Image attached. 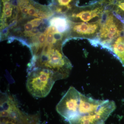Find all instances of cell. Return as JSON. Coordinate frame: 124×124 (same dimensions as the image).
<instances>
[{"instance_id":"9","label":"cell","mask_w":124,"mask_h":124,"mask_svg":"<svg viewBox=\"0 0 124 124\" xmlns=\"http://www.w3.org/2000/svg\"><path fill=\"white\" fill-rule=\"evenodd\" d=\"M107 50L120 62L124 67V32L113 41Z\"/></svg>"},{"instance_id":"3","label":"cell","mask_w":124,"mask_h":124,"mask_svg":"<svg viewBox=\"0 0 124 124\" xmlns=\"http://www.w3.org/2000/svg\"><path fill=\"white\" fill-rule=\"evenodd\" d=\"M62 46L45 43L40 51L32 55L30 70L36 67L43 68L53 72L58 80L67 78L72 65L63 53Z\"/></svg>"},{"instance_id":"5","label":"cell","mask_w":124,"mask_h":124,"mask_svg":"<svg viewBox=\"0 0 124 124\" xmlns=\"http://www.w3.org/2000/svg\"><path fill=\"white\" fill-rule=\"evenodd\" d=\"M124 32V24L113 14L111 9H106L98 37L91 44L107 50L113 41Z\"/></svg>"},{"instance_id":"10","label":"cell","mask_w":124,"mask_h":124,"mask_svg":"<svg viewBox=\"0 0 124 124\" xmlns=\"http://www.w3.org/2000/svg\"><path fill=\"white\" fill-rule=\"evenodd\" d=\"M113 14L124 24V0H108Z\"/></svg>"},{"instance_id":"6","label":"cell","mask_w":124,"mask_h":124,"mask_svg":"<svg viewBox=\"0 0 124 124\" xmlns=\"http://www.w3.org/2000/svg\"><path fill=\"white\" fill-rule=\"evenodd\" d=\"M49 26V20L37 17L27 19L18 23L10 31L8 37L20 38L31 46L36 43L39 36Z\"/></svg>"},{"instance_id":"8","label":"cell","mask_w":124,"mask_h":124,"mask_svg":"<svg viewBox=\"0 0 124 124\" xmlns=\"http://www.w3.org/2000/svg\"><path fill=\"white\" fill-rule=\"evenodd\" d=\"M80 0H51L49 7L55 14L66 16L78 6Z\"/></svg>"},{"instance_id":"11","label":"cell","mask_w":124,"mask_h":124,"mask_svg":"<svg viewBox=\"0 0 124 124\" xmlns=\"http://www.w3.org/2000/svg\"><path fill=\"white\" fill-rule=\"evenodd\" d=\"M97 124H104V121H101V122H99Z\"/></svg>"},{"instance_id":"1","label":"cell","mask_w":124,"mask_h":124,"mask_svg":"<svg viewBox=\"0 0 124 124\" xmlns=\"http://www.w3.org/2000/svg\"><path fill=\"white\" fill-rule=\"evenodd\" d=\"M113 101L87 97L71 86L57 104L56 111L70 124L105 121L116 108Z\"/></svg>"},{"instance_id":"2","label":"cell","mask_w":124,"mask_h":124,"mask_svg":"<svg viewBox=\"0 0 124 124\" xmlns=\"http://www.w3.org/2000/svg\"><path fill=\"white\" fill-rule=\"evenodd\" d=\"M106 8V0H93L65 16L70 22L71 38H85L89 41L96 39Z\"/></svg>"},{"instance_id":"7","label":"cell","mask_w":124,"mask_h":124,"mask_svg":"<svg viewBox=\"0 0 124 124\" xmlns=\"http://www.w3.org/2000/svg\"><path fill=\"white\" fill-rule=\"evenodd\" d=\"M35 116L23 113L18 107L6 112L0 117V124H40Z\"/></svg>"},{"instance_id":"4","label":"cell","mask_w":124,"mask_h":124,"mask_svg":"<svg viewBox=\"0 0 124 124\" xmlns=\"http://www.w3.org/2000/svg\"><path fill=\"white\" fill-rule=\"evenodd\" d=\"M58 80L57 76L51 70L43 68L34 67L27 72V90L34 97L45 98L48 95Z\"/></svg>"}]
</instances>
